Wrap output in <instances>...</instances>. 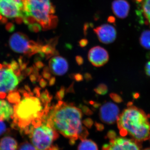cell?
<instances>
[{
    "instance_id": "6da1fadb",
    "label": "cell",
    "mask_w": 150,
    "mask_h": 150,
    "mask_svg": "<svg viewBox=\"0 0 150 150\" xmlns=\"http://www.w3.org/2000/svg\"><path fill=\"white\" fill-rule=\"evenodd\" d=\"M82 117L80 109L60 100L55 106L50 108L46 119L51 126L73 145L78 139H84L88 135L87 130L82 125Z\"/></svg>"
},
{
    "instance_id": "7a4b0ae2",
    "label": "cell",
    "mask_w": 150,
    "mask_h": 150,
    "mask_svg": "<svg viewBox=\"0 0 150 150\" xmlns=\"http://www.w3.org/2000/svg\"><path fill=\"white\" fill-rule=\"evenodd\" d=\"M19 91L21 94V99L18 103L13 105L14 113L12 119L13 127L25 134L33 121L47 115L50 107L43 108V105L45 106L39 97L34 96V93L28 87Z\"/></svg>"
},
{
    "instance_id": "3957f363",
    "label": "cell",
    "mask_w": 150,
    "mask_h": 150,
    "mask_svg": "<svg viewBox=\"0 0 150 150\" xmlns=\"http://www.w3.org/2000/svg\"><path fill=\"white\" fill-rule=\"evenodd\" d=\"M149 117L144 110L129 104L119 115L117 126L122 137L129 135L140 142L150 139Z\"/></svg>"
},
{
    "instance_id": "277c9868",
    "label": "cell",
    "mask_w": 150,
    "mask_h": 150,
    "mask_svg": "<svg viewBox=\"0 0 150 150\" xmlns=\"http://www.w3.org/2000/svg\"><path fill=\"white\" fill-rule=\"evenodd\" d=\"M24 13L23 22L28 25L38 23L43 30H48L58 24L55 7L51 0H24Z\"/></svg>"
},
{
    "instance_id": "5b68a950",
    "label": "cell",
    "mask_w": 150,
    "mask_h": 150,
    "mask_svg": "<svg viewBox=\"0 0 150 150\" xmlns=\"http://www.w3.org/2000/svg\"><path fill=\"white\" fill-rule=\"evenodd\" d=\"M25 134L28 135L36 150H59L55 143L59 137L58 132L47 122L46 117L33 121Z\"/></svg>"
},
{
    "instance_id": "8992f818",
    "label": "cell",
    "mask_w": 150,
    "mask_h": 150,
    "mask_svg": "<svg viewBox=\"0 0 150 150\" xmlns=\"http://www.w3.org/2000/svg\"><path fill=\"white\" fill-rule=\"evenodd\" d=\"M26 67L27 64L21 59L18 62L13 60L0 63V99L4 98L15 89L27 75Z\"/></svg>"
},
{
    "instance_id": "52a82bcc",
    "label": "cell",
    "mask_w": 150,
    "mask_h": 150,
    "mask_svg": "<svg viewBox=\"0 0 150 150\" xmlns=\"http://www.w3.org/2000/svg\"><path fill=\"white\" fill-rule=\"evenodd\" d=\"M9 44L11 49L18 54L30 56L39 54L43 57V51L45 44L31 40L24 33L17 32L11 36Z\"/></svg>"
},
{
    "instance_id": "ba28073f",
    "label": "cell",
    "mask_w": 150,
    "mask_h": 150,
    "mask_svg": "<svg viewBox=\"0 0 150 150\" xmlns=\"http://www.w3.org/2000/svg\"><path fill=\"white\" fill-rule=\"evenodd\" d=\"M25 16L24 0H0V20L8 19L23 22Z\"/></svg>"
},
{
    "instance_id": "9c48e42d",
    "label": "cell",
    "mask_w": 150,
    "mask_h": 150,
    "mask_svg": "<svg viewBox=\"0 0 150 150\" xmlns=\"http://www.w3.org/2000/svg\"><path fill=\"white\" fill-rule=\"evenodd\" d=\"M108 139L109 142L103 145L102 150H141L139 142L133 139L117 136Z\"/></svg>"
},
{
    "instance_id": "30bf717a",
    "label": "cell",
    "mask_w": 150,
    "mask_h": 150,
    "mask_svg": "<svg viewBox=\"0 0 150 150\" xmlns=\"http://www.w3.org/2000/svg\"><path fill=\"white\" fill-rule=\"evenodd\" d=\"M119 108L113 103L108 102L103 105L100 109V120L103 123L112 124L118 120L120 115Z\"/></svg>"
},
{
    "instance_id": "8fae6325",
    "label": "cell",
    "mask_w": 150,
    "mask_h": 150,
    "mask_svg": "<svg viewBox=\"0 0 150 150\" xmlns=\"http://www.w3.org/2000/svg\"><path fill=\"white\" fill-rule=\"evenodd\" d=\"M100 41L104 44H110L116 39L117 32L115 28L111 25L103 24L94 29Z\"/></svg>"
},
{
    "instance_id": "7c38bea8",
    "label": "cell",
    "mask_w": 150,
    "mask_h": 150,
    "mask_svg": "<svg viewBox=\"0 0 150 150\" xmlns=\"http://www.w3.org/2000/svg\"><path fill=\"white\" fill-rule=\"evenodd\" d=\"M89 61L94 67H99L105 64L109 60L108 52L99 46L91 48L88 52Z\"/></svg>"
},
{
    "instance_id": "4fadbf2b",
    "label": "cell",
    "mask_w": 150,
    "mask_h": 150,
    "mask_svg": "<svg viewBox=\"0 0 150 150\" xmlns=\"http://www.w3.org/2000/svg\"><path fill=\"white\" fill-rule=\"evenodd\" d=\"M49 67L51 73L59 76L65 74L69 69L67 60L60 56H55L51 58L49 62Z\"/></svg>"
},
{
    "instance_id": "5bb4252c",
    "label": "cell",
    "mask_w": 150,
    "mask_h": 150,
    "mask_svg": "<svg viewBox=\"0 0 150 150\" xmlns=\"http://www.w3.org/2000/svg\"><path fill=\"white\" fill-rule=\"evenodd\" d=\"M112 9L115 16L120 18H125L128 16L130 6L126 0H114L112 2Z\"/></svg>"
},
{
    "instance_id": "9a60e30c",
    "label": "cell",
    "mask_w": 150,
    "mask_h": 150,
    "mask_svg": "<svg viewBox=\"0 0 150 150\" xmlns=\"http://www.w3.org/2000/svg\"><path fill=\"white\" fill-rule=\"evenodd\" d=\"M13 113V107L4 100L0 99V119L9 121L12 118Z\"/></svg>"
},
{
    "instance_id": "2e32d148",
    "label": "cell",
    "mask_w": 150,
    "mask_h": 150,
    "mask_svg": "<svg viewBox=\"0 0 150 150\" xmlns=\"http://www.w3.org/2000/svg\"><path fill=\"white\" fill-rule=\"evenodd\" d=\"M1 150H17L18 143L13 138L9 136L3 137L0 142Z\"/></svg>"
},
{
    "instance_id": "e0dca14e",
    "label": "cell",
    "mask_w": 150,
    "mask_h": 150,
    "mask_svg": "<svg viewBox=\"0 0 150 150\" xmlns=\"http://www.w3.org/2000/svg\"><path fill=\"white\" fill-rule=\"evenodd\" d=\"M77 150H98V149L95 142L85 139L81 140L78 146Z\"/></svg>"
},
{
    "instance_id": "ac0fdd59",
    "label": "cell",
    "mask_w": 150,
    "mask_h": 150,
    "mask_svg": "<svg viewBox=\"0 0 150 150\" xmlns=\"http://www.w3.org/2000/svg\"><path fill=\"white\" fill-rule=\"evenodd\" d=\"M148 23L150 21V0H142L137 4Z\"/></svg>"
},
{
    "instance_id": "d6986e66",
    "label": "cell",
    "mask_w": 150,
    "mask_h": 150,
    "mask_svg": "<svg viewBox=\"0 0 150 150\" xmlns=\"http://www.w3.org/2000/svg\"><path fill=\"white\" fill-rule=\"evenodd\" d=\"M140 43L145 49L150 50V30H146L142 33L140 37Z\"/></svg>"
},
{
    "instance_id": "ffe728a7",
    "label": "cell",
    "mask_w": 150,
    "mask_h": 150,
    "mask_svg": "<svg viewBox=\"0 0 150 150\" xmlns=\"http://www.w3.org/2000/svg\"><path fill=\"white\" fill-rule=\"evenodd\" d=\"M21 94L19 91L13 90L8 94L7 99L11 104H16L18 103L21 99Z\"/></svg>"
},
{
    "instance_id": "44dd1931",
    "label": "cell",
    "mask_w": 150,
    "mask_h": 150,
    "mask_svg": "<svg viewBox=\"0 0 150 150\" xmlns=\"http://www.w3.org/2000/svg\"><path fill=\"white\" fill-rule=\"evenodd\" d=\"M40 98L41 102L46 107L48 106V104L51 102L52 97L47 91H45L42 93L40 94Z\"/></svg>"
},
{
    "instance_id": "7402d4cb",
    "label": "cell",
    "mask_w": 150,
    "mask_h": 150,
    "mask_svg": "<svg viewBox=\"0 0 150 150\" xmlns=\"http://www.w3.org/2000/svg\"><path fill=\"white\" fill-rule=\"evenodd\" d=\"M94 91L98 94L104 95L107 93L108 89L106 85L101 83L99 84L96 88L95 89Z\"/></svg>"
},
{
    "instance_id": "603a6c76",
    "label": "cell",
    "mask_w": 150,
    "mask_h": 150,
    "mask_svg": "<svg viewBox=\"0 0 150 150\" xmlns=\"http://www.w3.org/2000/svg\"><path fill=\"white\" fill-rule=\"evenodd\" d=\"M17 150H36L32 144L28 142L22 143L18 147Z\"/></svg>"
},
{
    "instance_id": "cb8c5ba5",
    "label": "cell",
    "mask_w": 150,
    "mask_h": 150,
    "mask_svg": "<svg viewBox=\"0 0 150 150\" xmlns=\"http://www.w3.org/2000/svg\"><path fill=\"white\" fill-rule=\"evenodd\" d=\"M110 98L116 103H121L123 101V99L118 94L111 93L110 94Z\"/></svg>"
},
{
    "instance_id": "d4e9b609",
    "label": "cell",
    "mask_w": 150,
    "mask_h": 150,
    "mask_svg": "<svg viewBox=\"0 0 150 150\" xmlns=\"http://www.w3.org/2000/svg\"><path fill=\"white\" fill-rule=\"evenodd\" d=\"M64 87L61 88V89L59 91L57 92L56 95V97L57 99L61 100L63 98L65 94Z\"/></svg>"
},
{
    "instance_id": "484cf974",
    "label": "cell",
    "mask_w": 150,
    "mask_h": 150,
    "mask_svg": "<svg viewBox=\"0 0 150 150\" xmlns=\"http://www.w3.org/2000/svg\"><path fill=\"white\" fill-rule=\"evenodd\" d=\"M7 130L6 126L3 120L0 119V136L5 133Z\"/></svg>"
},
{
    "instance_id": "4316f807",
    "label": "cell",
    "mask_w": 150,
    "mask_h": 150,
    "mask_svg": "<svg viewBox=\"0 0 150 150\" xmlns=\"http://www.w3.org/2000/svg\"><path fill=\"white\" fill-rule=\"evenodd\" d=\"M50 70L48 68H45L43 70V77L46 79L49 80L51 78V74L50 73Z\"/></svg>"
},
{
    "instance_id": "83f0119b",
    "label": "cell",
    "mask_w": 150,
    "mask_h": 150,
    "mask_svg": "<svg viewBox=\"0 0 150 150\" xmlns=\"http://www.w3.org/2000/svg\"><path fill=\"white\" fill-rule=\"evenodd\" d=\"M83 123L84 124L85 126H86V127L90 128V127L92 126L93 122V120L91 119V118H87L83 120Z\"/></svg>"
},
{
    "instance_id": "f1b7e54d",
    "label": "cell",
    "mask_w": 150,
    "mask_h": 150,
    "mask_svg": "<svg viewBox=\"0 0 150 150\" xmlns=\"http://www.w3.org/2000/svg\"><path fill=\"white\" fill-rule=\"evenodd\" d=\"M144 69L146 74L148 76L150 77V61L146 64Z\"/></svg>"
},
{
    "instance_id": "f546056e",
    "label": "cell",
    "mask_w": 150,
    "mask_h": 150,
    "mask_svg": "<svg viewBox=\"0 0 150 150\" xmlns=\"http://www.w3.org/2000/svg\"><path fill=\"white\" fill-rule=\"evenodd\" d=\"M82 110H83L84 113L88 115H90L92 114L93 112L91 110L89 109L86 106H83L82 107Z\"/></svg>"
},
{
    "instance_id": "4dcf8cb0",
    "label": "cell",
    "mask_w": 150,
    "mask_h": 150,
    "mask_svg": "<svg viewBox=\"0 0 150 150\" xmlns=\"http://www.w3.org/2000/svg\"><path fill=\"white\" fill-rule=\"evenodd\" d=\"M74 78L77 81H80L83 80V77L81 74H77L74 75Z\"/></svg>"
},
{
    "instance_id": "1f68e13d",
    "label": "cell",
    "mask_w": 150,
    "mask_h": 150,
    "mask_svg": "<svg viewBox=\"0 0 150 150\" xmlns=\"http://www.w3.org/2000/svg\"><path fill=\"white\" fill-rule=\"evenodd\" d=\"M76 61L78 64L79 65H82L83 63V59L81 56H77L76 57Z\"/></svg>"
},
{
    "instance_id": "d6a6232c",
    "label": "cell",
    "mask_w": 150,
    "mask_h": 150,
    "mask_svg": "<svg viewBox=\"0 0 150 150\" xmlns=\"http://www.w3.org/2000/svg\"><path fill=\"white\" fill-rule=\"evenodd\" d=\"M47 83L45 80L41 79L40 80V86L42 88H44L47 85Z\"/></svg>"
},
{
    "instance_id": "836d02e7",
    "label": "cell",
    "mask_w": 150,
    "mask_h": 150,
    "mask_svg": "<svg viewBox=\"0 0 150 150\" xmlns=\"http://www.w3.org/2000/svg\"><path fill=\"white\" fill-rule=\"evenodd\" d=\"M43 67V64L42 62H36V64H35V67L37 69H41V68H42Z\"/></svg>"
},
{
    "instance_id": "e575fe53",
    "label": "cell",
    "mask_w": 150,
    "mask_h": 150,
    "mask_svg": "<svg viewBox=\"0 0 150 150\" xmlns=\"http://www.w3.org/2000/svg\"><path fill=\"white\" fill-rule=\"evenodd\" d=\"M95 126H96L97 129L99 131L103 130V128H104L103 125L99 123H96Z\"/></svg>"
},
{
    "instance_id": "d590c367",
    "label": "cell",
    "mask_w": 150,
    "mask_h": 150,
    "mask_svg": "<svg viewBox=\"0 0 150 150\" xmlns=\"http://www.w3.org/2000/svg\"><path fill=\"white\" fill-rule=\"evenodd\" d=\"M49 80V85L53 86L54 85V83H55V81H56V79L54 77H51L50 78Z\"/></svg>"
},
{
    "instance_id": "8d00e7d4",
    "label": "cell",
    "mask_w": 150,
    "mask_h": 150,
    "mask_svg": "<svg viewBox=\"0 0 150 150\" xmlns=\"http://www.w3.org/2000/svg\"><path fill=\"white\" fill-rule=\"evenodd\" d=\"M87 42L86 40H84V39L81 40L80 42V45L81 47H84L87 45Z\"/></svg>"
},
{
    "instance_id": "74e56055",
    "label": "cell",
    "mask_w": 150,
    "mask_h": 150,
    "mask_svg": "<svg viewBox=\"0 0 150 150\" xmlns=\"http://www.w3.org/2000/svg\"><path fill=\"white\" fill-rule=\"evenodd\" d=\"M139 95L138 93H134L133 94V97H134V98H136V99H137L139 97Z\"/></svg>"
},
{
    "instance_id": "f35d334b",
    "label": "cell",
    "mask_w": 150,
    "mask_h": 150,
    "mask_svg": "<svg viewBox=\"0 0 150 150\" xmlns=\"http://www.w3.org/2000/svg\"><path fill=\"white\" fill-rule=\"evenodd\" d=\"M85 77L86 79L87 80L89 78V79H90V78L91 77L90 76V75L89 74H86L85 75Z\"/></svg>"
},
{
    "instance_id": "ab89813d",
    "label": "cell",
    "mask_w": 150,
    "mask_h": 150,
    "mask_svg": "<svg viewBox=\"0 0 150 150\" xmlns=\"http://www.w3.org/2000/svg\"><path fill=\"white\" fill-rule=\"evenodd\" d=\"M142 1V0H135V1H136V2L137 4H138L140 2H141V1Z\"/></svg>"
},
{
    "instance_id": "60d3db41",
    "label": "cell",
    "mask_w": 150,
    "mask_h": 150,
    "mask_svg": "<svg viewBox=\"0 0 150 150\" xmlns=\"http://www.w3.org/2000/svg\"><path fill=\"white\" fill-rule=\"evenodd\" d=\"M143 150H150V148H146V149H145Z\"/></svg>"
},
{
    "instance_id": "b9f144b4",
    "label": "cell",
    "mask_w": 150,
    "mask_h": 150,
    "mask_svg": "<svg viewBox=\"0 0 150 150\" xmlns=\"http://www.w3.org/2000/svg\"><path fill=\"white\" fill-rule=\"evenodd\" d=\"M149 23V24L150 25V21Z\"/></svg>"
},
{
    "instance_id": "7bdbcfd3",
    "label": "cell",
    "mask_w": 150,
    "mask_h": 150,
    "mask_svg": "<svg viewBox=\"0 0 150 150\" xmlns=\"http://www.w3.org/2000/svg\"><path fill=\"white\" fill-rule=\"evenodd\" d=\"M0 150H1V148H0Z\"/></svg>"
}]
</instances>
